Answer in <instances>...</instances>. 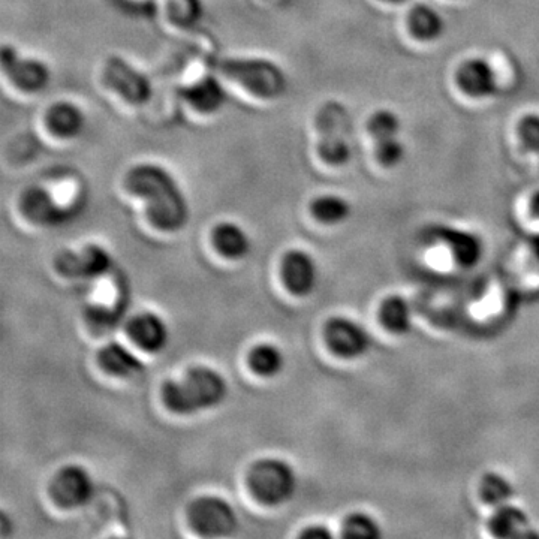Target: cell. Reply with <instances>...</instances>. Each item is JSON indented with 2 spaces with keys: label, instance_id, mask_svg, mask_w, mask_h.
Wrapping results in <instances>:
<instances>
[{
  "label": "cell",
  "instance_id": "obj_1",
  "mask_svg": "<svg viewBox=\"0 0 539 539\" xmlns=\"http://www.w3.org/2000/svg\"><path fill=\"white\" fill-rule=\"evenodd\" d=\"M129 194L146 203V215L156 230L176 233L189 221V206L179 183L161 165L140 164L125 177Z\"/></svg>",
  "mask_w": 539,
  "mask_h": 539
},
{
  "label": "cell",
  "instance_id": "obj_2",
  "mask_svg": "<svg viewBox=\"0 0 539 539\" xmlns=\"http://www.w3.org/2000/svg\"><path fill=\"white\" fill-rule=\"evenodd\" d=\"M228 384L212 367L195 366L182 379L167 381L162 387L164 405L174 414L191 415L215 408L227 399Z\"/></svg>",
  "mask_w": 539,
  "mask_h": 539
},
{
  "label": "cell",
  "instance_id": "obj_3",
  "mask_svg": "<svg viewBox=\"0 0 539 539\" xmlns=\"http://www.w3.org/2000/svg\"><path fill=\"white\" fill-rule=\"evenodd\" d=\"M210 65L228 80L248 90L255 98L273 101L288 89V78L277 63L269 59H218Z\"/></svg>",
  "mask_w": 539,
  "mask_h": 539
},
{
  "label": "cell",
  "instance_id": "obj_4",
  "mask_svg": "<svg viewBox=\"0 0 539 539\" xmlns=\"http://www.w3.org/2000/svg\"><path fill=\"white\" fill-rule=\"evenodd\" d=\"M316 128L319 132L318 153L322 161L333 167L348 164L354 153L348 108L336 101L322 105L316 116Z\"/></svg>",
  "mask_w": 539,
  "mask_h": 539
},
{
  "label": "cell",
  "instance_id": "obj_5",
  "mask_svg": "<svg viewBox=\"0 0 539 539\" xmlns=\"http://www.w3.org/2000/svg\"><path fill=\"white\" fill-rule=\"evenodd\" d=\"M248 486L254 498L269 507L285 504L294 496V469L280 459H261L249 468Z\"/></svg>",
  "mask_w": 539,
  "mask_h": 539
},
{
  "label": "cell",
  "instance_id": "obj_6",
  "mask_svg": "<svg viewBox=\"0 0 539 539\" xmlns=\"http://www.w3.org/2000/svg\"><path fill=\"white\" fill-rule=\"evenodd\" d=\"M191 528L201 537H230L237 531L239 519L230 502L218 496H201L188 508Z\"/></svg>",
  "mask_w": 539,
  "mask_h": 539
},
{
  "label": "cell",
  "instance_id": "obj_7",
  "mask_svg": "<svg viewBox=\"0 0 539 539\" xmlns=\"http://www.w3.org/2000/svg\"><path fill=\"white\" fill-rule=\"evenodd\" d=\"M102 80L108 89L135 107L147 104L152 99L153 86L150 78L123 57L110 56L105 60Z\"/></svg>",
  "mask_w": 539,
  "mask_h": 539
},
{
  "label": "cell",
  "instance_id": "obj_8",
  "mask_svg": "<svg viewBox=\"0 0 539 539\" xmlns=\"http://www.w3.org/2000/svg\"><path fill=\"white\" fill-rule=\"evenodd\" d=\"M402 120L391 110H379L370 116L367 132L375 141L376 159L385 168H394L406 158V147L400 140Z\"/></svg>",
  "mask_w": 539,
  "mask_h": 539
},
{
  "label": "cell",
  "instance_id": "obj_9",
  "mask_svg": "<svg viewBox=\"0 0 539 539\" xmlns=\"http://www.w3.org/2000/svg\"><path fill=\"white\" fill-rule=\"evenodd\" d=\"M3 72L21 92L38 93L50 83V69L39 59L23 57L12 45H3L0 53Z\"/></svg>",
  "mask_w": 539,
  "mask_h": 539
},
{
  "label": "cell",
  "instance_id": "obj_10",
  "mask_svg": "<svg viewBox=\"0 0 539 539\" xmlns=\"http://www.w3.org/2000/svg\"><path fill=\"white\" fill-rule=\"evenodd\" d=\"M324 339L333 354L348 360L366 354L372 343L366 328L346 316L328 319L324 327Z\"/></svg>",
  "mask_w": 539,
  "mask_h": 539
},
{
  "label": "cell",
  "instance_id": "obj_11",
  "mask_svg": "<svg viewBox=\"0 0 539 539\" xmlns=\"http://www.w3.org/2000/svg\"><path fill=\"white\" fill-rule=\"evenodd\" d=\"M95 493V484L86 469L81 466H65L50 484V496L54 504L65 510L84 507Z\"/></svg>",
  "mask_w": 539,
  "mask_h": 539
},
{
  "label": "cell",
  "instance_id": "obj_12",
  "mask_svg": "<svg viewBox=\"0 0 539 539\" xmlns=\"http://www.w3.org/2000/svg\"><path fill=\"white\" fill-rule=\"evenodd\" d=\"M56 270L68 279H93L113 266V258L98 245H89L80 252L63 251L54 261Z\"/></svg>",
  "mask_w": 539,
  "mask_h": 539
},
{
  "label": "cell",
  "instance_id": "obj_13",
  "mask_svg": "<svg viewBox=\"0 0 539 539\" xmlns=\"http://www.w3.org/2000/svg\"><path fill=\"white\" fill-rule=\"evenodd\" d=\"M20 210L27 221L42 227H57L71 219V212L65 207H60L47 189L36 186L23 192Z\"/></svg>",
  "mask_w": 539,
  "mask_h": 539
},
{
  "label": "cell",
  "instance_id": "obj_14",
  "mask_svg": "<svg viewBox=\"0 0 539 539\" xmlns=\"http://www.w3.org/2000/svg\"><path fill=\"white\" fill-rule=\"evenodd\" d=\"M460 89L474 99L492 98L498 93V78L492 63L481 57L466 60L457 71Z\"/></svg>",
  "mask_w": 539,
  "mask_h": 539
},
{
  "label": "cell",
  "instance_id": "obj_15",
  "mask_svg": "<svg viewBox=\"0 0 539 539\" xmlns=\"http://www.w3.org/2000/svg\"><path fill=\"white\" fill-rule=\"evenodd\" d=\"M282 279L291 294L304 297L318 283L315 260L303 251H289L282 260Z\"/></svg>",
  "mask_w": 539,
  "mask_h": 539
},
{
  "label": "cell",
  "instance_id": "obj_16",
  "mask_svg": "<svg viewBox=\"0 0 539 539\" xmlns=\"http://www.w3.org/2000/svg\"><path fill=\"white\" fill-rule=\"evenodd\" d=\"M182 98L194 108L197 113H219L228 102L227 90L215 75H204L200 80L183 87Z\"/></svg>",
  "mask_w": 539,
  "mask_h": 539
},
{
  "label": "cell",
  "instance_id": "obj_17",
  "mask_svg": "<svg viewBox=\"0 0 539 539\" xmlns=\"http://www.w3.org/2000/svg\"><path fill=\"white\" fill-rule=\"evenodd\" d=\"M129 339L143 349V351L156 354L161 352L167 346L170 339V331L167 324L161 316L155 313H140L129 321L128 327Z\"/></svg>",
  "mask_w": 539,
  "mask_h": 539
},
{
  "label": "cell",
  "instance_id": "obj_18",
  "mask_svg": "<svg viewBox=\"0 0 539 539\" xmlns=\"http://www.w3.org/2000/svg\"><path fill=\"white\" fill-rule=\"evenodd\" d=\"M436 236L448 246L454 261L463 269L478 266L484 254L483 240L471 231L459 228L441 227Z\"/></svg>",
  "mask_w": 539,
  "mask_h": 539
},
{
  "label": "cell",
  "instance_id": "obj_19",
  "mask_svg": "<svg viewBox=\"0 0 539 539\" xmlns=\"http://www.w3.org/2000/svg\"><path fill=\"white\" fill-rule=\"evenodd\" d=\"M45 125L54 137L72 140L84 131L86 116L74 102H54L45 113Z\"/></svg>",
  "mask_w": 539,
  "mask_h": 539
},
{
  "label": "cell",
  "instance_id": "obj_20",
  "mask_svg": "<svg viewBox=\"0 0 539 539\" xmlns=\"http://www.w3.org/2000/svg\"><path fill=\"white\" fill-rule=\"evenodd\" d=\"M489 529L498 538L531 537L528 514L511 504L496 507L495 514L489 520Z\"/></svg>",
  "mask_w": 539,
  "mask_h": 539
},
{
  "label": "cell",
  "instance_id": "obj_21",
  "mask_svg": "<svg viewBox=\"0 0 539 539\" xmlns=\"http://www.w3.org/2000/svg\"><path fill=\"white\" fill-rule=\"evenodd\" d=\"M98 361L102 369L117 378H131L143 372L144 364L120 343H108L99 351Z\"/></svg>",
  "mask_w": 539,
  "mask_h": 539
},
{
  "label": "cell",
  "instance_id": "obj_22",
  "mask_svg": "<svg viewBox=\"0 0 539 539\" xmlns=\"http://www.w3.org/2000/svg\"><path fill=\"white\" fill-rule=\"evenodd\" d=\"M212 242L216 251L228 260H240L251 249V239L240 225L234 222H221L212 233Z\"/></svg>",
  "mask_w": 539,
  "mask_h": 539
},
{
  "label": "cell",
  "instance_id": "obj_23",
  "mask_svg": "<svg viewBox=\"0 0 539 539\" xmlns=\"http://www.w3.org/2000/svg\"><path fill=\"white\" fill-rule=\"evenodd\" d=\"M409 30L418 41L432 42L441 38L445 32V20L438 9L432 6H414L408 18Z\"/></svg>",
  "mask_w": 539,
  "mask_h": 539
},
{
  "label": "cell",
  "instance_id": "obj_24",
  "mask_svg": "<svg viewBox=\"0 0 539 539\" xmlns=\"http://www.w3.org/2000/svg\"><path fill=\"white\" fill-rule=\"evenodd\" d=\"M379 319L388 331L406 334L412 327V310L400 295H388L379 306Z\"/></svg>",
  "mask_w": 539,
  "mask_h": 539
},
{
  "label": "cell",
  "instance_id": "obj_25",
  "mask_svg": "<svg viewBox=\"0 0 539 539\" xmlns=\"http://www.w3.org/2000/svg\"><path fill=\"white\" fill-rule=\"evenodd\" d=\"M248 363L255 375L274 378L282 372L285 357L277 346L271 343H260L249 352Z\"/></svg>",
  "mask_w": 539,
  "mask_h": 539
},
{
  "label": "cell",
  "instance_id": "obj_26",
  "mask_svg": "<svg viewBox=\"0 0 539 539\" xmlns=\"http://www.w3.org/2000/svg\"><path fill=\"white\" fill-rule=\"evenodd\" d=\"M310 212L321 224L337 225L349 219L351 204L340 195H321L310 203Z\"/></svg>",
  "mask_w": 539,
  "mask_h": 539
},
{
  "label": "cell",
  "instance_id": "obj_27",
  "mask_svg": "<svg viewBox=\"0 0 539 539\" xmlns=\"http://www.w3.org/2000/svg\"><path fill=\"white\" fill-rule=\"evenodd\" d=\"M480 495L486 504L501 507V505L510 504L514 496V487L504 475L489 472L481 478Z\"/></svg>",
  "mask_w": 539,
  "mask_h": 539
},
{
  "label": "cell",
  "instance_id": "obj_28",
  "mask_svg": "<svg viewBox=\"0 0 539 539\" xmlns=\"http://www.w3.org/2000/svg\"><path fill=\"white\" fill-rule=\"evenodd\" d=\"M382 531L379 523L366 513L346 516L342 525V537L349 539H378Z\"/></svg>",
  "mask_w": 539,
  "mask_h": 539
},
{
  "label": "cell",
  "instance_id": "obj_29",
  "mask_svg": "<svg viewBox=\"0 0 539 539\" xmlns=\"http://www.w3.org/2000/svg\"><path fill=\"white\" fill-rule=\"evenodd\" d=\"M201 0H168V17L179 27H192L203 17Z\"/></svg>",
  "mask_w": 539,
  "mask_h": 539
},
{
  "label": "cell",
  "instance_id": "obj_30",
  "mask_svg": "<svg viewBox=\"0 0 539 539\" xmlns=\"http://www.w3.org/2000/svg\"><path fill=\"white\" fill-rule=\"evenodd\" d=\"M520 140L529 152L539 153V114H528L519 125Z\"/></svg>",
  "mask_w": 539,
  "mask_h": 539
},
{
  "label": "cell",
  "instance_id": "obj_31",
  "mask_svg": "<svg viewBox=\"0 0 539 539\" xmlns=\"http://www.w3.org/2000/svg\"><path fill=\"white\" fill-rule=\"evenodd\" d=\"M300 537L306 539H330L333 538V534L325 526H310L306 531L301 532Z\"/></svg>",
  "mask_w": 539,
  "mask_h": 539
},
{
  "label": "cell",
  "instance_id": "obj_32",
  "mask_svg": "<svg viewBox=\"0 0 539 539\" xmlns=\"http://www.w3.org/2000/svg\"><path fill=\"white\" fill-rule=\"evenodd\" d=\"M531 212L535 218L539 219V191L535 192L534 197L531 198Z\"/></svg>",
  "mask_w": 539,
  "mask_h": 539
},
{
  "label": "cell",
  "instance_id": "obj_33",
  "mask_svg": "<svg viewBox=\"0 0 539 539\" xmlns=\"http://www.w3.org/2000/svg\"><path fill=\"white\" fill-rule=\"evenodd\" d=\"M382 2H387V3H403V2H406V0H382Z\"/></svg>",
  "mask_w": 539,
  "mask_h": 539
}]
</instances>
